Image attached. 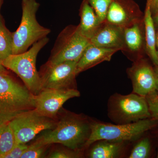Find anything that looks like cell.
I'll list each match as a JSON object with an SVG mask.
<instances>
[{"label":"cell","instance_id":"7","mask_svg":"<svg viewBox=\"0 0 158 158\" xmlns=\"http://www.w3.org/2000/svg\"><path fill=\"white\" fill-rule=\"evenodd\" d=\"M90 43V40L81 33L78 26H68L58 35L48 61L53 64L78 62Z\"/></svg>","mask_w":158,"mask_h":158},{"label":"cell","instance_id":"29","mask_svg":"<svg viewBox=\"0 0 158 158\" xmlns=\"http://www.w3.org/2000/svg\"><path fill=\"white\" fill-rule=\"evenodd\" d=\"M0 73L4 74H9L6 67H4L0 61Z\"/></svg>","mask_w":158,"mask_h":158},{"label":"cell","instance_id":"28","mask_svg":"<svg viewBox=\"0 0 158 158\" xmlns=\"http://www.w3.org/2000/svg\"><path fill=\"white\" fill-rule=\"evenodd\" d=\"M153 20L154 23L155 27L158 29V11L155 14L152 15Z\"/></svg>","mask_w":158,"mask_h":158},{"label":"cell","instance_id":"16","mask_svg":"<svg viewBox=\"0 0 158 158\" xmlns=\"http://www.w3.org/2000/svg\"><path fill=\"white\" fill-rule=\"evenodd\" d=\"M81 22L78 27L83 36L89 40L91 39L98 30L101 24L92 7L87 0L82 4L80 11Z\"/></svg>","mask_w":158,"mask_h":158},{"label":"cell","instance_id":"8","mask_svg":"<svg viewBox=\"0 0 158 158\" xmlns=\"http://www.w3.org/2000/svg\"><path fill=\"white\" fill-rule=\"evenodd\" d=\"M9 123L16 143L26 144L43 131L54 128L57 121L43 116L34 109L19 114Z\"/></svg>","mask_w":158,"mask_h":158},{"label":"cell","instance_id":"31","mask_svg":"<svg viewBox=\"0 0 158 158\" xmlns=\"http://www.w3.org/2000/svg\"><path fill=\"white\" fill-rule=\"evenodd\" d=\"M155 69L156 73L157 74L158 76V66H156V68H155ZM157 92L158 93V89Z\"/></svg>","mask_w":158,"mask_h":158},{"label":"cell","instance_id":"3","mask_svg":"<svg viewBox=\"0 0 158 158\" xmlns=\"http://www.w3.org/2000/svg\"><path fill=\"white\" fill-rule=\"evenodd\" d=\"M40 4L36 0H22V17L19 27L12 33V54L24 52L51 30L40 25L36 18Z\"/></svg>","mask_w":158,"mask_h":158},{"label":"cell","instance_id":"2","mask_svg":"<svg viewBox=\"0 0 158 158\" xmlns=\"http://www.w3.org/2000/svg\"><path fill=\"white\" fill-rule=\"evenodd\" d=\"M34 96L9 74L0 73V126L23 112L35 109Z\"/></svg>","mask_w":158,"mask_h":158},{"label":"cell","instance_id":"15","mask_svg":"<svg viewBox=\"0 0 158 158\" xmlns=\"http://www.w3.org/2000/svg\"><path fill=\"white\" fill-rule=\"evenodd\" d=\"M145 48L148 55L156 66H158L157 50L156 42V27L153 20L150 5L147 2L144 15Z\"/></svg>","mask_w":158,"mask_h":158},{"label":"cell","instance_id":"13","mask_svg":"<svg viewBox=\"0 0 158 158\" xmlns=\"http://www.w3.org/2000/svg\"><path fill=\"white\" fill-rule=\"evenodd\" d=\"M143 20L144 15L137 8H129L117 0H113L105 21L125 28Z\"/></svg>","mask_w":158,"mask_h":158},{"label":"cell","instance_id":"4","mask_svg":"<svg viewBox=\"0 0 158 158\" xmlns=\"http://www.w3.org/2000/svg\"><path fill=\"white\" fill-rule=\"evenodd\" d=\"M49 40L48 37H44L34 43L24 52L11 54L2 62L4 67L20 78L25 86L34 95L38 94L42 90L39 72L36 68L37 56Z\"/></svg>","mask_w":158,"mask_h":158},{"label":"cell","instance_id":"20","mask_svg":"<svg viewBox=\"0 0 158 158\" xmlns=\"http://www.w3.org/2000/svg\"><path fill=\"white\" fill-rule=\"evenodd\" d=\"M12 54V33L9 32L0 16V61Z\"/></svg>","mask_w":158,"mask_h":158},{"label":"cell","instance_id":"5","mask_svg":"<svg viewBox=\"0 0 158 158\" xmlns=\"http://www.w3.org/2000/svg\"><path fill=\"white\" fill-rule=\"evenodd\" d=\"M158 121L153 118H147L126 124L113 125L92 123L90 137L85 147L102 140L122 142L135 140L154 127Z\"/></svg>","mask_w":158,"mask_h":158},{"label":"cell","instance_id":"18","mask_svg":"<svg viewBox=\"0 0 158 158\" xmlns=\"http://www.w3.org/2000/svg\"><path fill=\"white\" fill-rule=\"evenodd\" d=\"M90 150L89 157L91 158H113L118 156L121 148V142L102 140Z\"/></svg>","mask_w":158,"mask_h":158},{"label":"cell","instance_id":"11","mask_svg":"<svg viewBox=\"0 0 158 158\" xmlns=\"http://www.w3.org/2000/svg\"><path fill=\"white\" fill-rule=\"evenodd\" d=\"M127 73L131 80L134 93L145 97L157 91L158 76L155 69L143 59L135 61Z\"/></svg>","mask_w":158,"mask_h":158},{"label":"cell","instance_id":"17","mask_svg":"<svg viewBox=\"0 0 158 158\" xmlns=\"http://www.w3.org/2000/svg\"><path fill=\"white\" fill-rule=\"evenodd\" d=\"M143 23L144 21L140 22L124 28L125 52L134 55H138L141 52L144 45Z\"/></svg>","mask_w":158,"mask_h":158},{"label":"cell","instance_id":"9","mask_svg":"<svg viewBox=\"0 0 158 158\" xmlns=\"http://www.w3.org/2000/svg\"><path fill=\"white\" fill-rule=\"evenodd\" d=\"M77 62L53 64L48 61L39 72L42 89L75 88Z\"/></svg>","mask_w":158,"mask_h":158},{"label":"cell","instance_id":"23","mask_svg":"<svg viewBox=\"0 0 158 158\" xmlns=\"http://www.w3.org/2000/svg\"><path fill=\"white\" fill-rule=\"evenodd\" d=\"M50 145H44L37 140L29 145L25 152L23 154L21 158H43L45 154L47 148Z\"/></svg>","mask_w":158,"mask_h":158},{"label":"cell","instance_id":"10","mask_svg":"<svg viewBox=\"0 0 158 158\" xmlns=\"http://www.w3.org/2000/svg\"><path fill=\"white\" fill-rule=\"evenodd\" d=\"M80 96V92L75 88L42 89L38 94L34 95V107L43 116L56 119L65 102Z\"/></svg>","mask_w":158,"mask_h":158},{"label":"cell","instance_id":"26","mask_svg":"<svg viewBox=\"0 0 158 158\" xmlns=\"http://www.w3.org/2000/svg\"><path fill=\"white\" fill-rule=\"evenodd\" d=\"M26 144H16V145L8 153L1 158H21L28 147Z\"/></svg>","mask_w":158,"mask_h":158},{"label":"cell","instance_id":"34","mask_svg":"<svg viewBox=\"0 0 158 158\" xmlns=\"http://www.w3.org/2000/svg\"><path fill=\"white\" fill-rule=\"evenodd\" d=\"M157 157L158 158V154H157Z\"/></svg>","mask_w":158,"mask_h":158},{"label":"cell","instance_id":"1","mask_svg":"<svg viewBox=\"0 0 158 158\" xmlns=\"http://www.w3.org/2000/svg\"><path fill=\"white\" fill-rule=\"evenodd\" d=\"M91 123L81 115L69 112L61 116L54 128L37 140L44 145L58 143L78 151L85 147L90 137Z\"/></svg>","mask_w":158,"mask_h":158},{"label":"cell","instance_id":"22","mask_svg":"<svg viewBox=\"0 0 158 158\" xmlns=\"http://www.w3.org/2000/svg\"><path fill=\"white\" fill-rule=\"evenodd\" d=\"M150 150L151 144L149 139L144 138L136 144L132 150L129 158H148Z\"/></svg>","mask_w":158,"mask_h":158},{"label":"cell","instance_id":"30","mask_svg":"<svg viewBox=\"0 0 158 158\" xmlns=\"http://www.w3.org/2000/svg\"><path fill=\"white\" fill-rule=\"evenodd\" d=\"M156 47L158 48V30L157 32H156Z\"/></svg>","mask_w":158,"mask_h":158},{"label":"cell","instance_id":"33","mask_svg":"<svg viewBox=\"0 0 158 158\" xmlns=\"http://www.w3.org/2000/svg\"><path fill=\"white\" fill-rule=\"evenodd\" d=\"M157 56H158V50H157Z\"/></svg>","mask_w":158,"mask_h":158},{"label":"cell","instance_id":"27","mask_svg":"<svg viewBox=\"0 0 158 158\" xmlns=\"http://www.w3.org/2000/svg\"><path fill=\"white\" fill-rule=\"evenodd\" d=\"M150 5L152 15L155 14L158 11V0H147Z\"/></svg>","mask_w":158,"mask_h":158},{"label":"cell","instance_id":"6","mask_svg":"<svg viewBox=\"0 0 158 158\" xmlns=\"http://www.w3.org/2000/svg\"><path fill=\"white\" fill-rule=\"evenodd\" d=\"M109 115L118 124L135 122L151 116L146 98L135 93L113 95L109 103Z\"/></svg>","mask_w":158,"mask_h":158},{"label":"cell","instance_id":"32","mask_svg":"<svg viewBox=\"0 0 158 158\" xmlns=\"http://www.w3.org/2000/svg\"><path fill=\"white\" fill-rule=\"evenodd\" d=\"M3 0H0V9H1V6H2V4L3 3Z\"/></svg>","mask_w":158,"mask_h":158},{"label":"cell","instance_id":"24","mask_svg":"<svg viewBox=\"0 0 158 158\" xmlns=\"http://www.w3.org/2000/svg\"><path fill=\"white\" fill-rule=\"evenodd\" d=\"M151 117L158 121V93L157 91L145 97Z\"/></svg>","mask_w":158,"mask_h":158},{"label":"cell","instance_id":"25","mask_svg":"<svg viewBox=\"0 0 158 158\" xmlns=\"http://www.w3.org/2000/svg\"><path fill=\"white\" fill-rule=\"evenodd\" d=\"M78 151L70 149H57L52 152L49 155L48 158H78L80 155Z\"/></svg>","mask_w":158,"mask_h":158},{"label":"cell","instance_id":"19","mask_svg":"<svg viewBox=\"0 0 158 158\" xmlns=\"http://www.w3.org/2000/svg\"><path fill=\"white\" fill-rule=\"evenodd\" d=\"M17 144L9 122L0 126V158L10 152Z\"/></svg>","mask_w":158,"mask_h":158},{"label":"cell","instance_id":"14","mask_svg":"<svg viewBox=\"0 0 158 158\" xmlns=\"http://www.w3.org/2000/svg\"><path fill=\"white\" fill-rule=\"evenodd\" d=\"M117 50L104 48L90 43L77 62V75L104 61H110Z\"/></svg>","mask_w":158,"mask_h":158},{"label":"cell","instance_id":"21","mask_svg":"<svg viewBox=\"0 0 158 158\" xmlns=\"http://www.w3.org/2000/svg\"><path fill=\"white\" fill-rule=\"evenodd\" d=\"M92 7L99 23L106 21L108 10L113 0H87Z\"/></svg>","mask_w":158,"mask_h":158},{"label":"cell","instance_id":"12","mask_svg":"<svg viewBox=\"0 0 158 158\" xmlns=\"http://www.w3.org/2000/svg\"><path fill=\"white\" fill-rule=\"evenodd\" d=\"M124 28L105 21L90 40L93 45L104 48L125 51Z\"/></svg>","mask_w":158,"mask_h":158}]
</instances>
